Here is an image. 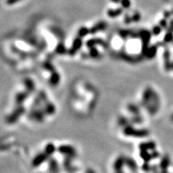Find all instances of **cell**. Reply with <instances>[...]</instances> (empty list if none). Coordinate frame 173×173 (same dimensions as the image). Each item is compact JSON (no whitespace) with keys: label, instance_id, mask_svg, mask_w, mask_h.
<instances>
[{"label":"cell","instance_id":"obj_9","mask_svg":"<svg viewBox=\"0 0 173 173\" xmlns=\"http://www.w3.org/2000/svg\"><path fill=\"white\" fill-rule=\"evenodd\" d=\"M85 173H95V171L93 170V169L89 168V169H88L87 171H86Z\"/></svg>","mask_w":173,"mask_h":173},{"label":"cell","instance_id":"obj_8","mask_svg":"<svg viewBox=\"0 0 173 173\" xmlns=\"http://www.w3.org/2000/svg\"><path fill=\"white\" fill-rule=\"evenodd\" d=\"M168 164V160H164L161 163V168H166Z\"/></svg>","mask_w":173,"mask_h":173},{"label":"cell","instance_id":"obj_4","mask_svg":"<svg viewBox=\"0 0 173 173\" xmlns=\"http://www.w3.org/2000/svg\"><path fill=\"white\" fill-rule=\"evenodd\" d=\"M59 151L63 153V154L69 155V156H74V155H75V150L72 148V147L70 148V147L67 146H62L60 147V148H59Z\"/></svg>","mask_w":173,"mask_h":173},{"label":"cell","instance_id":"obj_3","mask_svg":"<svg viewBox=\"0 0 173 173\" xmlns=\"http://www.w3.org/2000/svg\"><path fill=\"white\" fill-rule=\"evenodd\" d=\"M125 133L128 134V135H134V136H145L148 134V131H136L133 130L131 128H127L126 130H125Z\"/></svg>","mask_w":173,"mask_h":173},{"label":"cell","instance_id":"obj_7","mask_svg":"<svg viewBox=\"0 0 173 173\" xmlns=\"http://www.w3.org/2000/svg\"><path fill=\"white\" fill-rule=\"evenodd\" d=\"M55 151V147L53 144H49L47 145V148L45 149V153L47 155H52V153L54 152Z\"/></svg>","mask_w":173,"mask_h":173},{"label":"cell","instance_id":"obj_1","mask_svg":"<svg viewBox=\"0 0 173 173\" xmlns=\"http://www.w3.org/2000/svg\"><path fill=\"white\" fill-rule=\"evenodd\" d=\"M47 154L46 153H41L39 155H36L35 159L32 161V166L36 168V167L39 166L40 164H42L43 162L47 160Z\"/></svg>","mask_w":173,"mask_h":173},{"label":"cell","instance_id":"obj_6","mask_svg":"<svg viewBox=\"0 0 173 173\" xmlns=\"http://www.w3.org/2000/svg\"><path fill=\"white\" fill-rule=\"evenodd\" d=\"M126 164H128L129 168L133 170V171H135L137 168V165L135 164V162L133 161L132 160H126Z\"/></svg>","mask_w":173,"mask_h":173},{"label":"cell","instance_id":"obj_2","mask_svg":"<svg viewBox=\"0 0 173 173\" xmlns=\"http://www.w3.org/2000/svg\"><path fill=\"white\" fill-rule=\"evenodd\" d=\"M125 164H126V159H124V157L120 156V157L118 158L115 161V163L113 164V168H114V170H115L116 172L121 171L122 168H123V166H124Z\"/></svg>","mask_w":173,"mask_h":173},{"label":"cell","instance_id":"obj_5","mask_svg":"<svg viewBox=\"0 0 173 173\" xmlns=\"http://www.w3.org/2000/svg\"><path fill=\"white\" fill-rule=\"evenodd\" d=\"M49 171L51 173H58V166L56 161L52 160L49 163Z\"/></svg>","mask_w":173,"mask_h":173}]
</instances>
